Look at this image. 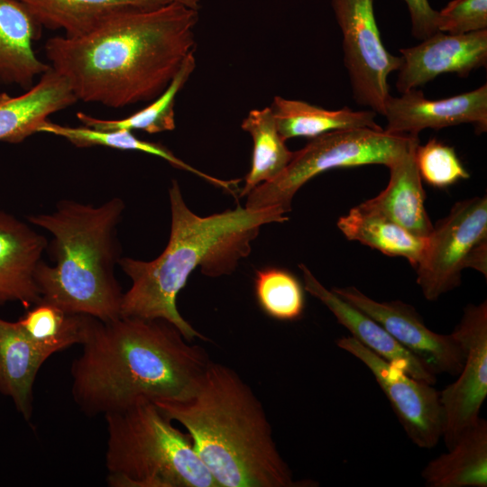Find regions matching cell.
I'll return each instance as SVG.
<instances>
[{"label": "cell", "mask_w": 487, "mask_h": 487, "mask_svg": "<svg viewBox=\"0 0 487 487\" xmlns=\"http://www.w3.org/2000/svg\"><path fill=\"white\" fill-rule=\"evenodd\" d=\"M199 10L174 3L119 14L78 37L54 36L44 52L78 101L121 108L151 102L196 47Z\"/></svg>", "instance_id": "obj_1"}, {"label": "cell", "mask_w": 487, "mask_h": 487, "mask_svg": "<svg viewBox=\"0 0 487 487\" xmlns=\"http://www.w3.org/2000/svg\"><path fill=\"white\" fill-rule=\"evenodd\" d=\"M81 354L70 369L71 392L88 417L116 412L140 399L180 400L195 391L211 360L161 318L90 317Z\"/></svg>", "instance_id": "obj_2"}, {"label": "cell", "mask_w": 487, "mask_h": 487, "mask_svg": "<svg viewBox=\"0 0 487 487\" xmlns=\"http://www.w3.org/2000/svg\"><path fill=\"white\" fill-rule=\"evenodd\" d=\"M171 225L168 244L156 259L144 262L120 258L118 264L131 279L124 293L122 317L161 318L173 324L188 341L207 340L179 312L177 296L189 275L200 267L208 277L234 272L251 253L260 228L289 218L278 207L259 209L238 207L208 216L193 213L183 200L177 180L169 190Z\"/></svg>", "instance_id": "obj_3"}, {"label": "cell", "mask_w": 487, "mask_h": 487, "mask_svg": "<svg viewBox=\"0 0 487 487\" xmlns=\"http://www.w3.org/2000/svg\"><path fill=\"white\" fill-rule=\"evenodd\" d=\"M154 404L182 425L219 487H297L260 400L232 368L210 362L185 400Z\"/></svg>", "instance_id": "obj_4"}, {"label": "cell", "mask_w": 487, "mask_h": 487, "mask_svg": "<svg viewBox=\"0 0 487 487\" xmlns=\"http://www.w3.org/2000/svg\"><path fill=\"white\" fill-rule=\"evenodd\" d=\"M124 209L119 198L99 207L61 200L54 212L27 217L52 235L47 249L55 264L41 261L35 272L41 300L104 322L122 317L124 293L114 269Z\"/></svg>", "instance_id": "obj_5"}, {"label": "cell", "mask_w": 487, "mask_h": 487, "mask_svg": "<svg viewBox=\"0 0 487 487\" xmlns=\"http://www.w3.org/2000/svg\"><path fill=\"white\" fill-rule=\"evenodd\" d=\"M111 487H219L195 451L153 401L140 399L105 416Z\"/></svg>", "instance_id": "obj_6"}, {"label": "cell", "mask_w": 487, "mask_h": 487, "mask_svg": "<svg viewBox=\"0 0 487 487\" xmlns=\"http://www.w3.org/2000/svg\"><path fill=\"white\" fill-rule=\"evenodd\" d=\"M417 136L394 134L384 129L351 128L312 138L293 156L275 179L254 188L245 207H278L288 213L297 191L308 180L327 170L380 164L387 168L401 156Z\"/></svg>", "instance_id": "obj_7"}, {"label": "cell", "mask_w": 487, "mask_h": 487, "mask_svg": "<svg viewBox=\"0 0 487 487\" xmlns=\"http://www.w3.org/2000/svg\"><path fill=\"white\" fill-rule=\"evenodd\" d=\"M472 268L487 277V198L456 202L433 226L417 265L423 296L435 301L461 283L462 271Z\"/></svg>", "instance_id": "obj_8"}, {"label": "cell", "mask_w": 487, "mask_h": 487, "mask_svg": "<svg viewBox=\"0 0 487 487\" xmlns=\"http://www.w3.org/2000/svg\"><path fill=\"white\" fill-rule=\"evenodd\" d=\"M374 0H330L343 34L344 64L354 100L383 115L391 95L388 77L400 69V56L391 54L382 43L376 23Z\"/></svg>", "instance_id": "obj_9"}, {"label": "cell", "mask_w": 487, "mask_h": 487, "mask_svg": "<svg viewBox=\"0 0 487 487\" xmlns=\"http://www.w3.org/2000/svg\"><path fill=\"white\" fill-rule=\"evenodd\" d=\"M452 335L464 351L457 379L439 391L444 442L449 449L480 418L487 397V302L469 304Z\"/></svg>", "instance_id": "obj_10"}, {"label": "cell", "mask_w": 487, "mask_h": 487, "mask_svg": "<svg viewBox=\"0 0 487 487\" xmlns=\"http://www.w3.org/2000/svg\"><path fill=\"white\" fill-rule=\"evenodd\" d=\"M336 345L371 371L411 442L434 448L443 435V415L433 384L410 376L351 335L337 339Z\"/></svg>", "instance_id": "obj_11"}, {"label": "cell", "mask_w": 487, "mask_h": 487, "mask_svg": "<svg viewBox=\"0 0 487 487\" xmlns=\"http://www.w3.org/2000/svg\"><path fill=\"white\" fill-rule=\"evenodd\" d=\"M332 290L378 322L436 376L459 374L464 355L458 341L452 333L430 330L413 306L400 300L378 301L354 286Z\"/></svg>", "instance_id": "obj_12"}, {"label": "cell", "mask_w": 487, "mask_h": 487, "mask_svg": "<svg viewBox=\"0 0 487 487\" xmlns=\"http://www.w3.org/2000/svg\"><path fill=\"white\" fill-rule=\"evenodd\" d=\"M390 133L418 136L424 129L439 130L462 124H471L477 134L487 131V84L450 97L430 100L416 88L390 95L385 102Z\"/></svg>", "instance_id": "obj_13"}, {"label": "cell", "mask_w": 487, "mask_h": 487, "mask_svg": "<svg viewBox=\"0 0 487 487\" xmlns=\"http://www.w3.org/2000/svg\"><path fill=\"white\" fill-rule=\"evenodd\" d=\"M402 64L396 88L401 94L444 73L467 77L487 63V29L465 34L436 32L420 43L400 49Z\"/></svg>", "instance_id": "obj_14"}, {"label": "cell", "mask_w": 487, "mask_h": 487, "mask_svg": "<svg viewBox=\"0 0 487 487\" xmlns=\"http://www.w3.org/2000/svg\"><path fill=\"white\" fill-rule=\"evenodd\" d=\"M47 246L43 235L0 209V305L29 308L41 300L35 272Z\"/></svg>", "instance_id": "obj_15"}, {"label": "cell", "mask_w": 487, "mask_h": 487, "mask_svg": "<svg viewBox=\"0 0 487 487\" xmlns=\"http://www.w3.org/2000/svg\"><path fill=\"white\" fill-rule=\"evenodd\" d=\"M304 289L334 314L351 336L410 376L435 384L436 377L418 359L402 347L378 322L324 287L305 264H299Z\"/></svg>", "instance_id": "obj_16"}, {"label": "cell", "mask_w": 487, "mask_h": 487, "mask_svg": "<svg viewBox=\"0 0 487 487\" xmlns=\"http://www.w3.org/2000/svg\"><path fill=\"white\" fill-rule=\"evenodd\" d=\"M415 137L407 151L389 167L387 187L376 197L361 203L364 208L385 216L413 234L427 238L433 230L425 200L422 179L416 162Z\"/></svg>", "instance_id": "obj_17"}, {"label": "cell", "mask_w": 487, "mask_h": 487, "mask_svg": "<svg viewBox=\"0 0 487 487\" xmlns=\"http://www.w3.org/2000/svg\"><path fill=\"white\" fill-rule=\"evenodd\" d=\"M41 24L18 0H0V84L25 91L37 77L51 69L41 60L33 43L41 39Z\"/></svg>", "instance_id": "obj_18"}, {"label": "cell", "mask_w": 487, "mask_h": 487, "mask_svg": "<svg viewBox=\"0 0 487 487\" xmlns=\"http://www.w3.org/2000/svg\"><path fill=\"white\" fill-rule=\"evenodd\" d=\"M78 101L67 81L51 68L19 96L0 93V142L19 143L37 133L49 116Z\"/></svg>", "instance_id": "obj_19"}, {"label": "cell", "mask_w": 487, "mask_h": 487, "mask_svg": "<svg viewBox=\"0 0 487 487\" xmlns=\"http://www.w3.org/2000/svg\"><path fill=\"white\" fill-rule=\"evenodd\" d=\"M43 28L60 30L67 38L83 36L110 18L132 10L179 3L200 10L199 0H18Z\"/></svg>", "instance_id": "obj_20"}, {"label": "cell", "mask_w": 487, "mask_h": 487, "mask_svg": "<svg viewBox=\"0 0 487 487\" xmlns=\"http://www.w3.org/2000/svg\"><path fill=\"white\" fill-rule=\"evenodd\" d=\"M47 356L18 322L0 317V392L29 421L33 413V385Z\"/></svg>", "instance_id": "obj_21"}, {"label": "cell", "mask_w": 487, "mask_h": 487, "mask_svg": "<svg viewBox=\"0 0 487 487\" xmlns=\"http://www.w3.org/2000/svg\"><path fill=\"white\" fill-rule=\"evenodd\" d=\"M421 477L429 487H486V419L480 418L446 453L428 462Z\"/></svg>", "instance_id": "obj_22"}, {"label": "cell", "mask_w": 487, "mask_h": 487, "mask_svg": "<svg viewBox=\"0 0 487 487\" xmlns=\"http://www.w3.org/2000/svg\"><path fill=\"white\" fill-rule=\"evenodd\" d=\"M270 108L284 141L295 137L315 138L328 132L351 129H383L372 110L354 111L348 106L328 110L302 100L274 96Z\"/></svg>", "instance_id": "obj_23"}, {"label": "cell", "mask_w": 487, "mask_h": 487, "mask_svg": "<svg viewBox=\"0 0 487 487\" xmlns=\"http://www.w3.org/2000/svg\"><path fill=\"white\" fill-rule=\"evenodd\" d=\"M337 226L348 240L359 242L388 256L403 257L414 268L418 264L427 244V238L413 234L361 204L341 216Z\"/></svg>", "instance_id": "obj_24"}, {"label": "cell", "mask_w": 487, "mask_h": 487, "mask_svg": "<svg viewBox=\"0 0 487 487\" xmlns=\"http://www.w3.org/2000/svg\"><path fill=\"white\" fill-rule=\"evenodd\" d=\"M37 133H51L62 137L79 148L105 146L122 151L145 152L166 161L173 167L194 173L231 193L235 186L234 180H222L202 172L178 158L165 146L141 140L127 129L104 131L85 125L77 127L61 125L47 120L39 126Z\"/></svg>", "instance_id": "obj_25"}, {"label": "cell", "mask_w": 487, "mask_h": 487, "mask_svg": "<svg viewBox=\"0 0 487 487\" xmlns=\"http://www.w3.org/2000/svg\"><path fill=\"white\" fill-rule=\"evenodd\" d=\"M241 127L253 138L252 165L240 197L280 174L293 156L280 136L270 106L251 110Z\"/></svg>", "instance_id": "obj_26"}, {"label": "cell", "mask_w": 487, "mask_h": 487, "mask_svg": "<svg viewBox=\"0 0 487 487\" xmlns=\"http://www.w3.org/2000/svg\"><path fill=\"white\" fill-rule=\"evenodd\" d=\"M90 316L67 312L40 300L17 322L47 356L84 342Z\"/></svg>", "instance_id": "obj_27"}, {"label": "cell", "mask_w": 487, "mask_h": 487, "mask_svg": "<svg viewBox=\"0 0 487 487\" xmlns=\"http://www.w3.org/2000/svg\"><path fill=\"white\" fill-rule=\"evenodd\" d=\"M196 68L194 52L184 60L175 78L167 88L148 106L122 119H101L83 112L77 114L82 125L97 130L127 129L158 133L175 129V100Z\"/></svg>", "instance_id": "obj_28"}, {"label": "cell", "mask_w": 487, "mask_h": 487, "mask_svg": "<svg viewBox=\"0 0 487 487\" xmlns=\"http://www.w3.org/2000/svg\"><path fill=\"white\" fill-rule=\"evenodd\" d=\"M254 290L260 308L269 317L292 321L302 316L304 289L290 272L277 268L257 271Z\"/></svg>", "instance_id": "obj_29"}, {"label": "cell", "mask_w": 487, "mask_h": 487, "mask_svg": "<svg viewBox=\"0 0 487 487\" xmlns=\"http://www.w3.org/2000/svg\"><path fill=\"white\" fill-rule=\"evenodd\" d=\"M416 162L421 179L436 188H446L470 178L455 149L436 139L416 148Z\"/></svg>", "instance_id": "obj_30"}, {"label": "cell", "mask_w": 487, "mask_h": 487, "mask_svg": "<svg viewBox=\"0 0 487 487\" xmlns=\"http://www.w3.org/2000/svg\"><path fill=\"white\" fill-rule=\"evenodd\" d=\"M436 29L465 34L487 29V0H452L437 11Z\"/></svg>", "instance_id": "obj_31"}, {"label": "cell", "mask_w": 487, "mask_h": 487, "mask_svg": "<svg viewBox=\"0 0 487 487\" xmlns=\"http://www.w3.org/2000/svg\"><path fill=\"white\" fill-rule=\"evenodd\" d=\"M408 6L412 35L422 41L436 32L437 11L428 0H404Z\"/></svg>", "instance_id": "obj_32"}]
</instances>
